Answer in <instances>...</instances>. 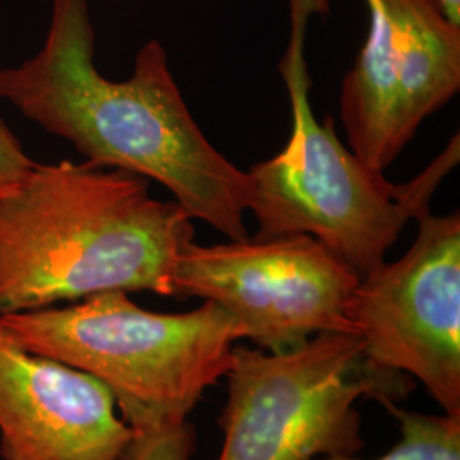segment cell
<instances>
[{
	"instance_id": "10",
	"label": "cell",
	"mask_w": 460,
	"mask_h": 460,
	"mask_svg": "<svg viewBox=\"0 0 460 460\" xmlns=\"http://www.w3.org/2000/svg\"><path fill=\"white\" fill-rule=\"evenodd\" d=\"M399 423L401 440L382 457L372 460H460V418L450 414L410 411L394 402L384 404ZM314 460H367L357 456Z\"/></svg>"
},
{
	"instance_id": "1",
	"label": "cell",
	"mask_w": 460,
	"mask_h": 460,
	"mask_svg": "<svg viewBox=\"0 0 460 460\" xmlns=\"http://www.w3.org/2000/svg\"><path fill=\"white\" fill-rule=\"evenodd\" d=\"M89 0H51L41 49L0 70V98L87 163L164 186L190 218L244 241L252 188L247 171L212 146L190 113L167 51L150 40L132 75L110 81L96 66Z\"/></svg>"
},
{
	"instance_id": "5",
	"label": "cell",
	"mask_w": 460,
	"mask_h": 460,
	"mask_svg": "<svg viewBox=\"0 0 460 460\" xmlns=\"http://www.w3.org/2000/svg\"><path fill=\"white\" fill-rule=\"evenodd\" d=\"M229 397L218 418L217 460H314L363 450L360 399L382 406L414 389L410 376L378 367L355 332H319L287 351L234 346Z\"/></svg>"
},
{
	"instance_id": "2",
	"label": "cell",
	"mask_w": 460,
	"mask_h": 460,
	"mask_svg": "<svg viewBox=\"0 0 460 460\" xmlns=\"http://www.w3.org/2000/svg\"><path fill=\"white\" fill-rule=\"evenodd\" d=\"M190 215L146 178L84 163L36 164L0 195V315L102 292L176 298Z\"/></svg>"
},
{
	"instance_id": "4",
	"label": "cell",
	"mask_w": 460,
	"mask_h": 460,
	"mask_svg": "<svg viewBox=\"0 0 460 460\" xmlns=\"http://www.w3.org/2000/svg\"><path fill=\"white\" fill-rule=\"evenodd\" d=\"M26 349L98 378L132 428L188 420L229 370L244 331L205 300L190 313H152L113 290L70 305L0 315Z\"/></svg>"
},
{
	"instance_id": "12",
	"label": "cell",
	"mask_w": 460,
	"mask_h": 460,
	"mask_svg": "<svg viewBox=\"0 0 460 460\" xmlns=\"http://www.w3.org/2000/svg\"><path fill=\"white\" fill-rule=\"evenodd\" d=\"M33 165L19 138L0 118V195L21 181Z\"/></svg>"
},
{
	"instance_id": "9",
	"label": "cell",
	"mask_w": 460,
	"mask_h": 460,
	"mask_svg": "<svg viewBox=\"0 0 460 460\" xmlns=\"http://www.w3.org/2000/svg\"><path fill=\"white\" fill-rule=\"evenodd\" d=\"M133 429L98 378L38 355L0 324V457L119 460Z\"/></svg>"
},
{
	"instance_id": "8",
	"label": "cell",
	"mask_w": 460,
	"mask_h": 460,
	"mask_svg": "<svg viewBox=\"0 0 460 460\" xmlns=\"http://www.w3.org/2000/svg\"><path fill=\"white\" fill-rule=\"evenodd\" d=\"M414 220V244L360 279L348 321L370 362L420 380L460 418V214Z\"/></svg>"
},
{
	"instance_id": "7",
	"label": "cell",
	"mask_w": 460,
	"mask_h": 460,
	"mask_svg": "<svg viewBox=\"0 0 460 460\" xmlns=\"http://www.w3.org/2000/svg\"><path fill=\"white\" fill-rule=\"evenodd\" d=\"M368 36L340 94L349 150L382 172L460 89V26L437 0H365Z\"/></svg>"
},
{
	"instance_id": "6",
	"label": "cell",
	"mask_w": 460,
	"mask_h": 460,
	"mask_svg": "<svg viewBox=\"0 0 460 460\" xmlns=\"http://www.w3.org/2000/svg\"><path fill=\"white\" fill-rule=\"evenodd\" d=\"M360 279L313 235L184 247L176 298L224 307L264 351H287L319 332H353L348 304Z\"/></svg>"
},
{
	"instance_id": "3",
	"label": "cell",
	"mask_w": 460,
	"mask_h": 460,
	"mask_svg": "<svg viewBox=\"0 0 460 460\" xmlns=\"http://www.w3.org/2000/svg\"><path fill=\"white\" fill-rule=\"evenodd\" d=\"M292 36L279 70L292 106V135L271 159L247 171L258 220L254 239L313 235L358 279L385 263L408 222L429 208L431 197L460 163L459 133L414 180L393 184L346 148L332 116L317 121L311 106L305 33L328 0H290Z\"/></svg>"
},
{
	"instance_id": "13",
	"label": "cell",
	"mask_w": 460,
	"mask_h": 460,
	"mask_svg": "<svg viewBox=\"0 0 460 460\" xmlns=\"http://www.w3.org/2000/svg\"><path fill=\"white\" fill-rule=\"evenodd\" d=\"M440 4V7L444 9L447 17L460 26V0H437Z\"/></svg>"
},
{
	"instance_id": "11",
	"label": "cell",
	"mask_w": 460,
	"mask_h": 460,
	"mask_svg": "<svg viewBox=\"0 0 460 460\" xmlns=\"http://www.w3.org/2000/svg\"><path fill=\"white\" fill-rule=\"evenodd\" d=\"M132 429V440L119 460H191L197 452V428L188 420Z\"/></svg>"
}]
</instances>
